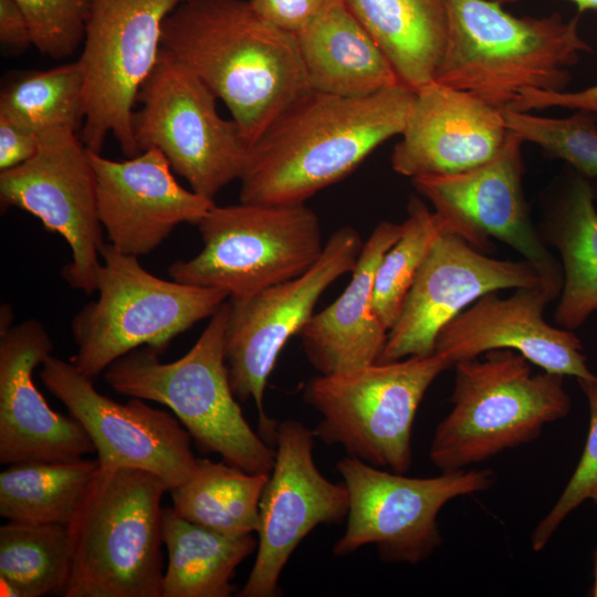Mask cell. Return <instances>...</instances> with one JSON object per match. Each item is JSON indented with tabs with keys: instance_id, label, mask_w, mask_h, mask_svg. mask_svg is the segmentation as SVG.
<instances>
[{
	"instance_id": "cell-21",
	"label": "cell",
	"mask_w": 597,
	"mask_h": 597,
	"mask_svg": "<svg viewBox=\"0 0 597 597\" xmlns=\"http://www.w3.org/2000/svg\"><path fill=\"white\" fill-rule=\"evenodd\" d=\"M559 294L549 285L519 287L505 298L486 293L440 331L434 352L454 365L493 349H512L545 371L594 379L580 339L544 321V308Z\"/></svg>"
},
{
	"instance_id": "cell-14",
	"label": "cell",
	"mask_w": 597,
	"mask_h": 597,
	"mask_svg": "<svg viewBox=\"0 0 597 597\" xmlns=\"http://www.w3.org/2000/svg\"><path fill=\"white\" fill-rule=\"evenodd\" d=\"M76 133L55 128L40 134L31 159L0 172V202L2 210L31 213L66 241L72 260L61 274L73 289L91 294L97 285L103 227L88 149Z\"/></svg>"
},
{
	"instance_id": "cell-37",
	"label": "cell",
	"mask_w": 597,
	"mask_h": 597,
	"mask_svg": "<svg viewBox=\"0 0 597 597\" xmlns=\"http://www.w3.org/2000/svg\"><path fill=\"white\" fill-rule=\"evenodd\" d=\"M549 107L586 111L597 115V84L577 92L525 88L506 108L530 112Z\"/></svg>"
},
{
	"instance_id": "cell-35",
	"label": "cell",
	"mask_w": 597,
	"mask_h": 597,
	"mask_svg": "<svg viewBox=\"0 0 597 597\" xmlns=\"http://www.w3.org/2000/svg\"><path fill=\"white\" fill-rule=\"evenodd\" d=\"M589 407V428L578 464L561 496L535 527L531 545L533 551H542L568 514L583 502L597 503V377L577 379Z\"/></svg>"
},
{
	"instance_id": "cell-40",
	"label": "cell",
	"mask_w": 597,
	"mask_h": 597,
	"mask_svg": "<svg viewBox=\"0 0 597 597\" xmlns=\"http://www.w3.org/2000/svg\"><path fill=\"white\" fill-rule=\"evenodd\" d=\"M492 1L498 2L501 6H503V4L513 3L520 0H492ZM570 1H573L577 6L579 13H583L586 10L597 9V0H570Z\"/></svg>"
},
{
	"instance_id": "cell-27",
	"label": "cell",
	"mask_w": 597,
	"mask_h": 597,
	"mask_svg": "<svg viewBox=\"0 0 597 597\" xmlns=\"http://www.w3.org/2000/svg\"><path fill=\"white\" fill-rule=\"evenodd\" d=\"M163 538L168 563L161 597H229L237 567L258 548L252 534H221L179 516L172 507L164 509Z\"/></svg>"
},
{
	"instance_id": "cell-12",
	"label": "cell",
	"mask_w": 597,
	"mask_h": 597,
	"mask_svg": "<svg viewBox=\"0 0 597 597\" xmlns=\"http://www.w3.org/2000/svg\"><path fill=\"white\" fill-rule=\"evenodd\" d=\"M336 469L349 505L334 555L343 557L375 545L384 561L408 564L422 562L440 546L437 517L449 501L484 491L494 481L492 471L464 469L411 478L349 455Z\"/></svg>"
},
{
	"instance_id": "cell-4",
	"label": "cell",
	"mask_w": 597,
	"mask_h": 597,
	"mask_svg": "<svg viewBox=\"0 0 597 597\" xmlns=\"http://www.w3.org/2000/svg\"><path fill=\"white\" fill-rule=\"evenodd\" d=\"M157 475L98 467L66 524L72 575L65 597H161V499Z\"/></svg>"
},
{
	"instance_id": "cell-22",
	"label": "cell",
	"mask_w": 597,
	"mask_h": 597,
	"mask_svg": "<svg viewBox=\"0 0 597 597\" xmlns=\"http://www.w3.org/2000/svg\"><path fill=\"white\" fill-rule=\"evenodd\" d=\"M509 133L501 109L433 80L415 91L391 167L410 178L461 172L492 159Z\"/></svg>"
},
{
	"instance_id": "cell-33",
	"label": "cell",
	"mask_w": 597,
	"mask_h": 597,
	"mask_svg": "<svg viewBox=\"0 0 597 597\" xmlns=\"http://www.w3.org/2000/svg\"><path fill=\"white\" fill-rule=\"evenodd\" d=\"M509 130L524 143L540 146L548 157L566 161L578 174L597 178V115L575 111L563 118L503 108Z\"/></svg>"
},
{
	"instance_id": "cell-7",
	"label": "cell",
	"mask_w": 597,
	"mask_h": 597,
	"mask_svg": "<svg viewBox=\"0 0 597 597\" xmlns=\"http://www.w3.org/2000/svg\"><path fill=\"white\" fill-rule=\"evenodd\" d=\"M101 258L97 298L72 321L77 352L70 362L91 379L140 346L161 354L230 298L222 290L160 279L111 243L102 245Z\"/></svg>"
},
{
	"instance_id": "cell-39",
	"label": "cell",
	"mask_w": 597,
	"mask_h": 597,
	"mask_svg": "<svg viewBox=\"0 0 597 597\" xmlns=\"http://www.w3.org/2000/svg\"><path fill=\"white\" fill-rule=\"evenodd\" d=\"M0 42L17 53L33 46L28 20L15 0H0Z\"/></svg>"
},
{
	"instance_id": "cell-2",
	"label": "cell",
	"mask_w": 597,
	"mask_h": 597,
	"mask_svg": "<svg viewBox=\"0 0 597 597\" xmlns=\"http://www.w3.org/2000/svg\"><path fill=\"white\" fill-rule=\"evenodd\" d=\"M160 43L224 103L250 147L311 90L296 36L249 0H188L165 19Z\"/></svg>"
},
{
	"instance_id": "cell-16",
	"label": "cell",
	"mask_w": 597,
	"mask_h": 597,
	"mask_svg": "<svg viewBox=\"0 0 597 597\" xmlns=\"http://www.w3.org/2000/svg\"><path fill=\"white\" fill-rule=\"evenodd\" d=\"M314 438L301 421L276 425L274 463L259 503L255 561L240 597L277 596L281 574L300 543L318 525L347 517V489L316 467Z\"/></svg>"
},
{
	"instance_id": "cell-20",
	"label": "cell",
	"mask_w": 597,
	"mask_h": 597,
	"mask_svg": "<svg viewBox=\"0 0 597 597\" xmlns=\"http://www.w3.org/2000/svg\"><path fill=\"white\" fill-rule=\"evenodd\" d=\"M53 342L36 320L1 322L0 462L72 461L95 452L72 417L54 411L33 380L34 369L51 356Z\"/></svg>"
},
{
	"instance_id": "cell-26",
	"label": "cell",
	"mask_w": 597,
	"mask_h": 597,
	"mask_svg": "<svg viewBox=\"0 0 597 597\" xmlns=\"http://www.w3.org/2000/svg\"><path fill=\"white\" fill-rule=\"evenodd\" d=\"M413 92L434 80L448 34L447 0H344Z\"/></svg>"
},
{
	"instance_id": "cell-19",
	"label": "cell",
	"mask_w": 597,
	"mask_h": 597,
	"mask_svg": "<svg viewBox=\"0 0 597 597\" xmlns=\"http://www.w3.org/2000/svg\"><path fill=\"white\" fill-rule=\"evenodd\" d=\"M88 155L101 224L109 243L124 254H149L179 224L198 226L216 205L184 188L157 148L119 161L92 150Z\"/></svg>"
},
{
	"instance_id": "cell-13",
	"label": "cell",
	"mask_w": 597,
	"mask_h": 597,
	"mask_svg": "<svg viewBox=\"0 0 597 597\" xmlns=\"http://www.w3.org/2000/svg\"><path fill=\"white\" fill-rule=\"evenodd\" d=\"M363 243L355 228L341 227L301 275L248 296L230 297L224 355L231 388L239 401L254 402L260 434L268 442H274L277 423L264 410V391L277 357L310 321L321 295L354 270Z\"/></svg>"
},
{
	"instance_id": "cell-42",
	"label": "cell",
	"mask_w": 597,
	"mask_h": 597,
	"mask_svg": "<svg viewBox=\"0 0 597 597\" xmlns=\"http://www.w3.org/2000/svg\"><path fill=\"white\" fill-rule=\"evenodd\" d=\"M590 593L591 596L597 597V579H595Z\"/></svg>"
},
{
	"instance_id": "cell-1",
	"label": "cell",
	"mask_w": 597,
	"mask_h": 597,
	"mask_svg": "<svg viewBox=\"0 0 597 597\" xmlns=\"http://www.w3.org/2000/svg\"><path fill=\"white\" fill-rule=\"evenodd\" d=\"M413 95L402 84L356 97L310 90L251 145L239 179L240 201L305 203L400 135Z\"/></svg>"
},
{
	"instance_id": "cell-24",
	"label": "cell",
	"mask_w": 597,
	"mask_h": 597,
	"mask_svg": "<svg viewBox=\"0 0 597 597\" xmlns=\"http://www.w3.org/2000/svg\"><path fill=\"white\" fill-rule=\"evenodd\" d=\"M295 36L313 91L356 97L402 84L384 51L344 0H326Z\"/></svg>"
},
{
	"instance_id": "cell-17",
	"label": "cell",
	"mask_w": 597,
	"mask_h": 597,
	"mask_svg": "<svg viewBox=\"0 0 597 597\" xmlns=\"http://www.w3.org/2000/svg\"><path fill=\"white\" fill-rule=\"evenodd\" d=\"M524 142L510 130L501 150L489 161L449 175L411 178L450 232L480 251L495 238L523 255L552 284L563 287L562 265L534 227L523 191Z\"/></svg>"
},
{
	"instance_id": "cell-3",
	"label": "cell",
	"mask_w": 597,
	"mask_h": 597,
	"mask_svg": "<svg viewBox=\"0 0 597 597\" xmlns=\"http://www.w3.org/2000/svg\"><path fill=\"white\" fill-rule=\"evenodd\" d=\"M448 34L434 81L499 109L525 88L562 92L569 67L593 52L578 17H514L492 0H447Z\"/></svg>"
},
{
	"instance_id": "cell-25",
	"label": "cell",
	"mask_w": 597,
	"mask_h": 597,
	"mask_svg": "<svg viewBox=\"0 0 597 597\" xmlns=\"http://www.w3.org/2000/svg\"><path fill=\"white\" fill-rule=\"evenodd\" d=\"M591 180L577 171L558 184L543 222L562 258L563 287L555 322L573 331L597 311V209Z\"/></svg>"
},
{
	"instance_id": "cell-23",
	"label": "cell",
	"mask_w": 597,
	"mask_h": 597,
	"mask_svg": "<svg viewBox=\"0 0 597 597\" xmlns=\"http://www.w3.org/2000/svg\"><path fill=\"white\" fill-rule=\"evenodd\" d=\"M402 223L380 221L363 243L352 280L327 307L314 313L300 333L304 354L320 375H334L376 363L388 329L373 306L374 280Z\"/></svg>"
},
{
	"instance_id": "cell-34",
	"label": "cell",
	"mask_w": 597,
	"mask_h": 597,
	"mask_svg": "<svg viewBox=\"0 0 597 597\" xmlns=\"http://www.w3.org/2000/svg\"><path fill=\"white\" fill-rule=\"evenodd\" d=\"M36 50L51 59L71 56L83 43L92 0H15Z\"/></svg>"
},
{
	"instance_id": "cell-38",
	"label": "cell",
	"mask_w": 597,
	"mask_h": 597,
	"mask_svg": "<svg viewBox=\"0 0 597 597\" xmlns=\"http://www.w3.org/2000/svg\"><path fill=\"white\" fill-rule=\"evenodd\" d=\"M40 146V136L0 116V170L31 159Z\"/></svg>"
},
{
	"instance_id": "cell-36",
	"label": "cell",
	"mask_w": 597,
	"mask_h": 597,
	"mask_svg": "<svg viewBox=\"0 0 597 597\" xmlns=\"http://www.w3.org/2000/svg\"><path fill=\"white\" fill-rule=\"evenodd\" d=\"M326 0H249L253 11L273 27L296 35L321 11Z\"/></svg>"
},
{
	"instance_id": "cell-8",
	"label": "cell",
	"mask_w": 597,
	"mask_h": 597,
	"mask_svg": "<svg viewBox=\"0 0 597 597\" xmlns=\"http://www.w3.org/2000/svg\"><path fill=\"white\" fill-rule=\"evenodd\" d=\"M451 366L446 354L434 352L312 378L304 398L321 416L314 436L342 447L349 457L406 473L412 463L418 407L434 379Z\"/></svg>"
},
{
	"instance_id": "cell-31",
	"label": "cell",
	"mask_w": 597,
	"mask_h": 597,
	"mask_svg": "<svg viewBox=\"0 0 597 597\" xmlns=\"http://www.w3.org/2000/svg\"><path fill=\"white\" fill-rule=\"evenodd\" d=\"M0 116L34 134L78 130L84 121V77L77 61L22 74L0 95Z\"/></svg>"
},
{
	"instance_id": "cell-11",
	"label": "cell",
	"mask_w": 597,
	"mask_h": 597,
	"mask_svg": "<svg viewBox=\"0 0 597 597\" xmlns=\"http://www.w3.org/2000/svg\"><path fill=\"white\" fill-rule=\"evenodd\" d=\"M188 0H92L83 51L81 140L101 153L112 134L124 155H138L133 130L136 97L160 50L165 19Z\"/></svg>"
},
{
	"instance_id": "cell-18",
	"label": "cell",
	"mask_w": 597,
	"mask_h": 597,
	"mask_svg": "<svg viewBox=\"0 0 597 597\" xmlns=\"http://www.w3.org/2000/svg\"><path fill=\"white\" fill-rule=\"evenodd\" d=\"M541 285L562 292L526 260H498L455 233H443L411 285L377 362L430 355L440 331L482 295Z\"/></svg>"
},
{
	"instance_id": "cell-10",
	"label": "cell",
	"mask_w": 597,
	"mask_h": 597,
	"mask_svg": "<svg viewBox=\"0 0 597 597\" xmlns=\"http://www.w3.org/2000/svg\"><path fill=\"white\" fill-rule=\"evenodd\" d=\"M216 95L163 49L136 97L133 130L138 153L159 149L191 190L214 199L240 179L250 145L239 125L222 118Z\"/></svg>"
},
{
	"instance_id": "cell-28",
	"label": "cell",
	"mask_w": 597,
	"mask_h": 597,
	"mask_svg": "<svg viewBox=\"0 0 597 597\" xmlns=\"http://www.w3.org/2000/svg\"><path fill=\"white\" fill-rule=\"evenodd\" d=\"M268 476L223 460L198 459L189 479L170 490L172 509L179 516L221 534L258 533L259 503Z\"/></svg>"
},
{
	"instance_id": "cell-9",
	"label": "cell",
	"mask_w": 597,
	"mask_h": 597,
	"mask_svg": "<svg viewBox=\"0 0 597 597\" xmlns=\"http://www.w3.org/2000/svg\"><path fill=\"white\" fill-rule=\"evenodd\" d=\"M202 250L168 268L180 283L243 297L292 280L321 256L320 219L305 203L214 205L197 226Z\"/></svg>"
},
{
	"instance_id": "cell-15",
	"label": "cell",
	"mask_w": 597,
	"mask_h": 597,
	"mask_svg": "<svg viewBox=\"0 0 597 597\" xmlns=\"http://www.w3.org/2000/svg\"><path fill=\"white\" fill-rule=\"evenodd\" d=\"M41 366L45 387L93 442L100 469L144 470L160 478L169 491L189 479L198 458L189 432L175 415L140 398L126 404L108 398L71 362L51 355Z\"/></svg>"
},
{
	"instance_id": "cell-32",
	"label": "cell",
	"mask_w": 597,
	"mask_h": 597,
	"mask_svg": "<svg viewBox=\"0 0 597 597\" xmlns=\"http://www.w3.org/2000/svg\"><path fill=\"white\" fill-rule=\"evenodd\" d=\"M407 212L401 235L383 255L374 280V311L388 331L436 241L450 232L418 197L410 198Z\"/></svg>"
},
{
	"instance_id": "cell-41",
	"label": "cell",
	"mask_w": 597,
	"mask_h": 597,
	"mask_svg": "<svg viewBox=\"0 0 597 597\" xmlns=\"http://www.w3.org/2000/svg\"><path fill=\"white\" fill-rule=\"evenodd\" d=\"M590 180H591V186H593L595 199L597 201V178L596 179H590Z\"/></svg>"
},
{
	"instance_id": "cell-43",
	"label": "cell",
	"mask_w": 597,
	"mask_h": 597,
	"mask_svg": "<svg viewBox=\"0 0 597 597\" xmlns=\"http://www.w3.org/2000/svg\"><path fill=\"white\" fill-rule=\"evenodd\" d=\"M595 579H597V551L594 555Z\"/></svg>"
},
{
	"instance_id": "cell-30",
	"label": "cell",
	"mask_w": 597,
	"mask_h": 597,
	"mask_svg": "<svg viewBox=\"0 0 597 597\" xmlns=\"http://www.w3.org/2000/svg\"><path fill=\"white\" fill-rule=\"evenodd\" d=\"M72 565L65 525L8 521L0 527L2 596H64Z\"/></svg>"
},
{
	"instance_id": "cell-6",
	"label": "cell",
	"mask_w": 597,
	"mask_h": 597,
	"mask_svg": "<svg viewBox=\"0 0 597 597\" xmlns=\"http://www.w3.org/2000/svg\"><path fill=\"white\" fill-rule=\"evenodd\" d=\"M457 362L452 409L438 425L429 450L442 472L462 470L536 439L545 425L570 410L564 376L534 373L512 349H493Z\"/></svg>"
},
{
	"instance_id": "cell-29",
	"label": "cell",
	"mask_w": 597,
	"mask_h": 597,
	"mask_svg": "<svg viewBox=\"0 0 597 597\" xmlns=\"http://www.w3.org/2000/svg\"><path fill=\"white\" fill-rule=\"evenodd\" d=\"M98 461H27L0 473V515L7 521L65 525L98 470Z\"/></svg>"
},
{
	"instance_id": "cell-5",
	"label": "cell",
	"mask_w": 597,
	"mask_h": 597,
	"mask_svg": "<svg viewBox=\"0 0 597 597\" xmlns=\"http://www.w3.org/2000/svg\"><path fill=\"white\" fill-rule=\"evenodd\" d=\"M230 302L210 317L195 345L163 363L149 348L133 350L104 374L116 392L168 407L200 451L252 473L269 474L275 449L245 420L231 388L224 355Z\"/></svg>"
}]
</instances>
